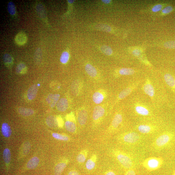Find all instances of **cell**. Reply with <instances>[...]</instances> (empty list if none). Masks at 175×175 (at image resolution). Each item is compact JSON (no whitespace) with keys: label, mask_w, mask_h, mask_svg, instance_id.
Listing matches in <instances>:
<instances>
[{"label":"cell","mask_w":175,"mask_h":175,"mask_svg":"<svg viewBox=\"0 0 175 175\" xmlns=\"http://www.w3.org/2000/svg\"><path fill=\"white\" fill-rule=\"evenodd\" d=\"M164 163L162 158L151 157L145 159L142 163L143 167L149 172H153L160 169Z\"/></svg>","instance_id":"obj_2"},{"label":"cell","mask_w":175,"mask_h":175,"mask_svg":"<svg viewBox=\"0 0 175 175\" xmlns=\"http://www.w3.org/2000/svg\"><path fill=\"white\" fill-rule=\"evenodd\" d=\"M162 8V6L161 4L157 5L152 8V10L154 12H157L161 10Z\"/></svg>","instance_id":"obj_39"},{"label":"cell","mask_w":175,"mask_h":175,"mask_svg":"<svg viewBox=\"0 0 175 175\" xmlns=\"http://www.w3.org/2000/svg\"><path fill=\"white\" fill-rule=\"evenodd\" d=\"M60 97V95L58 94H49L46 99L48 103L51 107L54 108L57 103Z\"/></svg>","instance_id":"obj_11"},{"label":"cell","mask_w":175,"mask_h":175,"mask_svg":"<svg viewBox=\"0 0 175 175\" xmlns=\"http://www.w3.org/2000/svg\"><path fill=\"white\" fill-rule=\"evenodd\" d=\"M164 79L168 85L175 89V79L170 74H166L164 76Z\"/></svg>","instance_id":"obj_21"},{"label":"cell","mask_w":175,"mask_h":175,"mask_svg":"<svg viewBox=\"0 0 175 175\" xmlns=\"http://www.w3.org/2000/svg\"><path fill=\"white\" fill-rule=\"evenodd\" d=\"M68 107V102L67 100L64 98L61 99L56 104V108L60 112L65 111Z\"/></svg>","instance_id":"obj_14"},{"label":"cell","mask_w":175,"mask_h":175,"mask_svg":"<svg viewBox=\"0 0 175 175\" xmlns=\"http://www.w3.org/2000/svg\"><path fill=\"white\" fill-rule=\"evenodd\" d=\"M18 112L20 114L25 116H31L34 113V112L32 109L23 108H19Z\"/></svg>","instance_id":"obj_27"},{"label":"cell","mask_w":175,"mask_h":175,"mask_svg":"<svg viewBox=\"0 0 175 175\" xmlns=\"http://www.w3.org/2000/svg\"><path fill=\"white\" fill-rule=\"evenodd\" d=\"M52 136L54 138L59 140L67 141L69 139V138L67 135L59 133H53Z\"/></svg>","instance_id":"obj_31"},{"label":"cell","mask_w":175,"mask_h":175,"mask_svg":"<svg viewBox=\"0 0 175 175\" xmlns=\"http://www.w3.org/2000/svg\"><path fill=\"white\" fill-rule=\"evenodd\" d=\"M2 132L3 136L5 137H9L12 134V131L10 126L7 123L2 124Z\"/></svg>","instance_id":"obj_22"},{"label":"cell","mask_w":175,"mask_h":175,"mask_svg":"<svg viewBox=\"0 0 175 175\" xmlns=\"http://www.w3.org/2000/svg\"><path fill=\"white\" fill-rule=\"evenodd\" d=\"M164 46L167 48L175 49V41H170L165 42Z\"/></svg>","instance_id":"obj_35"},{"label":"cell","mask_w":175,"mask_h":175,"mask_svg":"<svg viewBox=\"0 0 175 175\" xmlns=\"http://www.w3.org/2000/svg\"><path fill=\"white\" fill-rule=\"evenodd\" d=\"M97 159V156L96 154L92 155L86 163V168L88 170H91L95 168Z\"/></svg>","instance_id":"obj_12"},{"label":"cell","mask_w":175,"mask_h":175,"mask_svg":"<svg viewBox=\"0 0 175 175\" xmlns=\"http://www.w3.org/2000/svg\"><path fill=\"white\" fill-rule=\"evenodd\" d=\"M102 2L105 4H108L111 1L110 0H103Z\"/></svg>","instance_id":"obj_44"},{"label":"cell","mask_w":175,"mask_h":175,"mask_svg":"<svg viewBox=\"0 0 175 175\" xmlns=\"http://www.w3.org/2000/svg\"><path fill=\"white\" fill-rule=\"evenodd\" d=\"M88 118V113L84 109L80 110L78 112L77 120L81 126H83L86 124Z\"/></svg>","instance_id":"obj_8"},{"label":"cell","mask_w":175,"mask_h":175,"mask_svg":"<svg viewBox=\"0 0 175 175\" xmlns=\"http://www.w3.org/2000/svg\"><path fill=\"white\" fill-rule=\"evenodd\" d=\"M144 92L150 97H153L154 95V89L149 79L146 80L143 86Z\"/></svg>","instance_id":"obj_9"},{"label":"cell","mask_w":175,"mask_h":175,"mask_svg":"<svg viewBox=\"0 0 175 175\" xmlns=\"http://www.w3.org/2000/svg\"><path fill=\"white\" fill-rule=\"evenodd\" d=\"M3 61L4 63L7 67H10L13 63V59L10 54H5L3 56Z\"/></svg>","instance_id":"obj_26"},{"label":"cell","mask_w":175,"mask_h":175,"mask_svg":"<svg viewBox=\"0 0 175 175\" xmlns=\"http://www.w3.org/2000/svg\"><path fill=\"white\" fill-rule=\"evenodd\" d=\"M173 8L171 6H168L166 7L162 10V13L163 14H168L172 12Z\"/></svg>","instance_id":"obj_38"},{"label":"cell","mask_w":175,"mask_h":175,"mask_svg":"<svg viewBox=\"0 0 175 175\" xmlns=\"http://www.w3.org/2000/svg\"><path fill=\"white\" fill-rule=\"evenodd\" d=\"M68 1V2L70 3H72L74 2V1Z\"/></svg>","instance_id":"obj_45"},{"label":"cell","mask_w":175,"mask_h":175,"mask_svg":"<svg viewBox=\"0 0 175 175\" xmlns=\"http://www.w3.org/2000/svg\"><path fill=\"white\" fill-rule=\"evenodd\" d=\"M123 121V116L120 113L116 114L113 119L111 126L110 131H114L120 125Z\"/></svg>","instance_id":"obj_6"},{"label":"cell","mask_w":175,"mask_h":175,"mask_svg":"<svg viewBox=\"0 0 175 175\" xmlns=\"http://www.w3.org/2000/svg\"><path fill=\"white\" fill-rule=\"evenodd\" d=\"M65 126L67 130L70 132L75 133L76 131V121L66 120Z\"/></svg>","instance_id":"obj_15"},{"label":"cell","mask_w":175,"mask_h":175,"mask_svg":"<svg viewBox=\"0 0 175 175\" xmlns=\"http://www.w3.org/2000/svg\"><path fill=\"white\" fill-rule=\"evenodd\" d=\"M173 137V135L171 133H163L156 138L153 143V146L157 149L162 148L171 142Z\"/></svg>","instance_id":"obj_4"},{"label":"cell","mask_w":175,"mask_h":175,"mask_svg":"<svg viewBox=\"0 0 175 175\" xmlns=\"http://www.w3.org/2000/svg\"><path fill=\"white\" fill-rule=\"evenodd\" d=\"M46 123L48 127L52 128H56L59 127L56 117L53 116H48L46 119Z\"/></svg>","instance_id":"obj_20"},{"label":"cell","mask_w":175,"mask_h":175,"mask_svg":"<svg viewBox=\"0 0 175 175\" xmlns=\"http://www.w3.org/2000/svg\"><path fill=\"white\" fill-rule=\"evenodd\" d=\"M70 58V54L67 52L65 51L62 53L60 58V61L63 64H66Z\"/></svg>","instance_id":"obj_33"},{"label":"cell","mask_w":175,"mask_h":175,"mask_svg":"<svg viewBox=\"0 0 175 175\" xmlns=\"http://www.w3.org/2000/svg\"><path fill=\"white\" fill-rule=\"evenodd\" d=\"M8 10L9 13L12 15H14L16 13V9L15 5L12 2H10L8 5Z\"/></svg>","instance_id":"obj_32"},{"label":"cell","mask_w":175,"mask_h":175,"mask_svg":"<svg viewBox=\"0 0 175 175\" xmlns=\"http://www.w3.org/2000/svg\"><path fill=\"white\" fill-rule=\"evenodd\" d=\"M39 162V160L38 157H33L28 162L27 167L30 169H35L37 166Z\"/></svg>","instance_id":"obj_23"},{"label":"cell","mask_w":175,"mask_h":175,"mask_svg":"<svg viewBox=\"0 0 175 175\" xmlns=\"http://www.w3.org/2000/svg\"><path fill=\"white\" fill-rule=\"evenodd\" d=\"M120 142L127 145L137 144L142 139V137L137 133L129 132L121 134L118 138Z\"/></svg>","instance_id":"obj_3"},{"label":"cell","mask_w":175,"mask_h":175,"mask_svg":"<svg viewBox=\"0 0 175 175\" xmlns=\"http://www.w3.org/2000/svg\"><path fill=\"white\" fill-rule=\"evenodd\" d=\"M134 88L128 87L123 90L118 95V100H122L126 98L132 92Z\"/></svg>","instance_id":"obj_25"},{"label":"cell","mask_w":175,"mask_h":175,"mask_svg":"<svg viewBox=\"0 0 175 175\" xmlns=\"http://www.w3.org/2000/svg\"><path fill=\"white\" fill-rule=\"evenodd\" d=\"M67 175H80V174L77 171L74 170L70 171Z\"/></svg>","instance_id":"obj_42"},{"label":"cell","mask_w":175,"mask_h":175,"mask_svg":"<svg viewBox=\"0 0 175 175\" xmlns=\"http://www.w3.org/2000/svg\"><path fill=\"white\" fill-rule=\"evenodd\" d=\"M30 149V144L29 143H24L23 146V151L24 154H27Z\"/></svg>","instance_id":"obj_37"},{"label":"cell","mask_w":175,"mask_h":175,"mask_svg":"<svg viewBox=\"0 0 175 175\" xmlns=\"http://www.w3.org/2000/svg\"><path fill=\"white\" fill-rule=\"evenodd\" d=\"M135 71L131 68H122L119 71L120 74L122 75H132L135 73Z\"/></svg>","instance_id":"obj_30"},{"label":"cell","mask_w":175,"mask_h":175,"mask_svg":"<svg viewBox=\"0 0 175 175\" xmlns=\"http://www.w3.org/2000/svg\"><path fill=\"white\" fill-rule=\"evenodd\" d=\"M56 118L59 127L60 128L63 127L64 126V122L63 118L60 116H57L56 117Z\"/></svg>","instance_id":"obj_36"},{"label":"cell","mask_w":175,"mask_h":175,"mask_svg":"<svg viewBox=\"0 0 175 175\" xmlns=\"http://www.w3.org/2000/svg\"><path fill=\"white\" fill-rule=\"evenodd\" d=\"M141 53L139 49H135L132 52V54L135 56H139Z\"/></svg>","instance_id":"obj_41"},{"label":"cell","mask_w":175,"mask_h":175,"mask_svg":"<svg viewBox=\"0 0 175 175\" xmlns=\"http://www.w3.org/2000/svg\"><path fill=\"white\" fill-rule=\"evenodd\" d=\"M137 129L140 133L144 134L153 133L155 131V127L146 124H142L139 125L137 127Z\"/></svg>","instance_id":"obj_7"},{"label":"cell","mask_w":175,"mask_h":175,"mask_svg":"<svg viewBox=\"0 0 175 175\" xmlns=\"http://www.w3.org/2000/svg\"><path fill=\"white\" fill-rule=\"evenodd\" d=\"M38 91V86L36 84H34L28 89L27 96L28 99L32 100L34 99L37 95Z\"/></svg>","instance_id":"obj_13"},{"label":"cell","mask_w":175,"mask_h":175,"mask_svg":"<svg viewBox=\"0 0 175 175\" xmlns=\"http://www.w3.org/2000/svg\"><path fill=\"white\" fill-rule=\"evenodd\" d=\"M105 98V96L103 93L101 92H95L93 96V100L94 102L99 104L103 102Z\"/></svg>","instance_id":"obj_18"},{"label":"cell","mask_w":175,"mask_h":175,"mask_svg":"<svg viewBox=\"0 0 175 175\" xmlns=\"http://www.w3.org/2000/svg\"><path fill=\"white\" fill-rule=\"evenodd\" d=\"M173 175H175V171H174V172L173 174Z\"/></svg>","instance_id":"obj_46"},{"label":"cell","mask_w":175,"mask_h":175,"mask_svg":"<svg viewBox=\"0 0 175 175\" xmlns=\"http://www.w3.org/2000/svg\"><path fill=\"white\" fill-rule=\"evenodd\" d=\"M135 110L138 114L142 116H148L150 114L149 110L144 106L142 105L135 106Z\"/></svg>","instance_id":"obj_19"},{"label":"cell","mask_w":175,"mask_h":175,"mask_svg":"<svg viewBox=\"0 0 175 175\" xmlns=\"http://www.w3.org/2000/svg\"><path fill=\"white\" fill-rule=\"evenodd\" d=\"M67 160L60 162L56 165L55 169V175H61L66 167Z\"/></svg>","instance_id":"obj_16"},{"label":"cell","mask_w":175,"mask_h":175,"mask_svg":"<svg viewBox=\"0 0 175 175\" xmlns=\"http://www.w3.org/2000/svg\"><path fill=\"white\" fill-rule=\"evenodd\" d=\"M125 175H136V173L133 169H129L126 173Z\"/></svg>","instance_id":"obj_40"},{"label":"cell","mask_w":175,"mask_h":175,"mask_svg":"<svg viewBox=\"0 0 175 175\" xmlns=\"http://www.w3.org/2000/svg\"><path fill=\"white\" fill-rule=\"evenodd\" d=\"M88 154L87 149H83L78 154L76 157L78 162L80 164L83 163L86 160Z\"/></svg>","instance_id":"obj_17"},{"label":"cell","mask_w":175,"mask_h":175,"mask_svg":"<svg viewBox=\"0 0 175 175\" xmlns=\"http://www.w3.org/2000/svg\"><path fill=\"white\" fill-rule=\"evenodd\" d=\"M3 157L5 162L6 163L10 162L11 159V154L10 150L8 148L5 149L3 152Z\"/></svg>","instance_id":"obj_29"},{"label":"cell","mask_w":175,"mask_h":175,"mask_svg":"<svg viewBox=\"0 0 175 175\" xmlns=\"http://www.w3.org/2000/svg\"><path fill=\"white\" fill-rule=\"evenodd\" d=\"M112 154L115 158L124 168L128 170L133 169L134 164L131 156L117 149L113 150Z\"/></svg>","instance_id":"obj_1"},{"label":"cell","mask_w":175,"mask_h":175,"mask_svg":"<svg viewBox=\"0 0 175 175\" xmlns=\"http://www.w3.org/2000/svg\"><path fill=\"white\" fill-rule=\"evenodd\" d=\"M27 70V68L25 65L22 63H20L16 68V72L18 74H24Z\"/></svg>","instance_id":"obj_28"},{"label":"cell","mask_w":175,"mask_h":175,"mask_svg":"<svg viewBox=\"0 0 175 175\" xmlns=\"http://www.w3.org/2000/svg\"><path fill=\"white\" fill-rule=\"evenodd\" d=\"M105 175H116L115 173L112 171L107 172Z\"/></svg>","instance_id":"obj_43"},{"label":"cell","mask_w":175,"mask_h":175,"mask_svg":"<svg viewBox=\"0 0 175 175\" xmlns=\"http://www.w3.org/2000/svg\"><path fill=\"white\" fill-rule=\"evenodd\" d=\"M101 52L106 55H111L112 53V50L111 48L105 45L101 46Z\"/></svg>","instance_id":"obj_34"},{"label":"cell","mask_w":175,"mask_h":175,"mask_svg":"<svg viewBox=\"0 0 175 175\" xmlns=\"http://www.w3.org/2000/svg\"><path fill=\"white\" fill-rule=\"evenodd\" d=\"M105 112V109L103 106L99 105L95 106L93 114V121L95 122L100 121L104 116Z\"/></svg>","instance_id":"obj_5"},{"label":"cell","mask_w":175,"mask_h":175,"mask_svg":"<svg viewBox=\"0 0 175 175\" xmlns=\"http://www.w3.org/2000/svg\"><path fill=\"white\" fill-rule=\"evenodd\" d=\"M27 41V37L25 34L23 32L18 33L15 38V41L17 44L19 46H23Z\"/></svg>","instance_id":"obj_10"},{"label":"cell","mask_w":175,"mask_h":175,"mask_svg":"<svg viewBox=\"0 0 175 175\" xmlns=\"http://www.w3.org/2000/svg\"><path fill=\"white\" fill-rule=\"evenodd\" d=\"M85 70L87 74L90 77H94L97 75V70L91 64H87L85 67Z\"/></svg>","instance_id":"obj_24"}]
</instances>
